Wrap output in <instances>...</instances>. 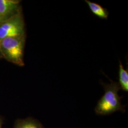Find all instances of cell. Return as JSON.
I'll return each instance as SVG.
<instances>
[{
  "label": "cell",
  "instance_id": "cell-1",
  "mask_svg": "<svg viewBox=\"0 0 128 128\" xmlns=\"http://www.w3.org/2000/svg\"><path fill=\"white\" fill-rule=\"evenodd\" d=\"M110 84L101 82L104 90V94L97 103L95 112L97 115H106L117 111L124 112V106L122 104V97L118 92L120 89L119 82L110 79Z\"/></svg>",
  "mask_w": 128,
  "mask_h": 128
},
{
  "label": "cell",
  "instance_id": "cell-2",
  "mask_svg": "<svg viewBox=\"0 0 128 128\" xmlns=\"http://www.w3.org/2000/svg\"><path fill=\"white\" fill-rule=\"evenodd\" d=\"M26 35L7 37L0 41V50L4 58L20 66H24V51Z\"/></svg>",
  "mask_w": 128,
  "mask_h": 128
},
{
  "label": "cell",
  "instance_id": "cell-9",
  "mask_svg": "<svg viewBox=\"0 0 128 128\" xmlns=\"http://www.w3.org/2000/svg\"><path fill=\"white\" fill-rule=\"evenodd\" d=\"M3 58V57H2V54L1 53V51H0V58Z\"/></svg>",
  "mask_w": 128,
  "mask_h": 128
},
{
  "label": "cell",
  "instance_id": "cell-7",
  "mask_svg": "<svg viewBox=\"0 0 128 128\" xmlns=\"http://www.w3.org/2000/svg\"><path fill=\"white\" fill-rule=\"evenodd\" d=\"M119 84L120 89L128 91V71L124 68L121 61L119 60Z\"/></svg>",
  "mask_w": 128,
  "mask_h": 128
},
{
  "label": "cell",
  "instance_id": "cell-8",
  "mask_svg": "<svg viewBox=\"0 0 128 128\" xmlns=\"http://www.w3.org/2000/svg\"><path fill=\"white\" fill-rule=\"evenodd\" d=\"M2 124H3L2 119L0 116V128H2Z\"/></svg>",
  "mask_w": 128,
  "mask_h": 128
},
{
  "label": "cell",
  "instance_id": "cell-6",
  "mask_svg": "<svg viewBox=\"0 0 128 128\" xmlns=\"http://www.w3.org/2000/svg\"><path fill=\"white\" fill-rule=\"evenodd\" d=\"M92 12L96 16L102 19L107 20L109 16L108 10L102 7L101 5L92 2L89 0H85Z\"/></svg>",
  "mask_w": 128,
  "mask_h": 128
},
{
  "label": "cell",
  "instance_id": "cell-5",
  "mask_svg": "<svg viewBox=\"0 0 128 128\" xmlns=\"http://www.w3.org/2000/svg\"><path fill=\"white\" fill-rule=\"evenodd\" d=\"M14 128H45L36 119L32 117L25 119H17L14 124Z\"/></svg>",
  "mask_w": 128,
  "mask_h": 128
},
{
  "label": "cell",
  "instance_id": "cell-4",
  "mask_svg": "<svg viewBox=\"0 0 128 128\" xmlns=\"http://www.w3.org/2000/svg\"><path fill=\"white\" fill-rule=\"evenodd\" d=\"M20 0H0V23L22 10Z\"/></svg>",
  "mask_w": 128,
  "mask_h": 128
},
{
  "label": "cell",
  "instance_id": "cell-3",
  "mask_svg": "<svg viewBox=\"0 0 128 128\" xmlns=\"http://www.w3.org/2000/svg\"><path fill=\"white\" fill-rule=\"evenodd\" d=\"M22 10L0 23V41L7 37L26 35Z\"/></svg>",
  "mask_w": 128,
  "mask_h": 128
}]
</instances>
